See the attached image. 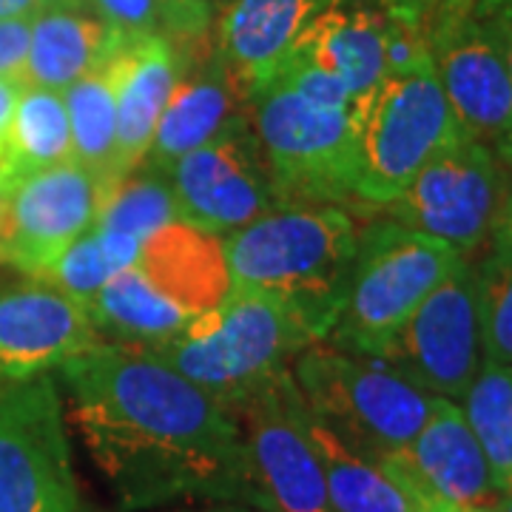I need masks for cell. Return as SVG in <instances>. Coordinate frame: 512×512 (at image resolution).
I'll use <instances>...</instances> for the list:
<instances>
[{"label": "cell", "mask_w": 512, "mask_h": 512, "mask_svg": "<svg viewBox=\"0 0 512 512\" xmlns=\"http://www.w3.org/2000/svg\"><path fill=\"white\" fill-rule=\"evenodd\" d=\"M248 103L279 208H348L359 202V131L353 111L319 109L282 83H271Z\"/></svg>", "instance_id": "cell-6"}, {"label": "cell", "mask_w": 512, "mask_h": 512, "mask_svg": "<svg viewBox=\"0 0 512 512\" xmlns=\"http://www.w3.org/2000/svg\"><path fill=\"white\" fill-rule=\"evenodd\" d=\"M23 83L12 77H0V194L12 185V160H9V134H12V117Z\"/></svg>", "instance_id": "cell-36"}, {"label": "cell", "mask_w": 512, "mask_h": 512, "mask_svg": "<svg viewBox=\"0 0 512 512\" xmlns=\"http://www.w3.org/2000/svg\"><path fill=\"white\" fill-rule=\"evenodd\" d=\"M100 342L86 308L40 279L0 293V382L60 370Z\"/></svg>", "instance_id": "cell-15"}, {"label": "cell", "mask_w": 512, "mask_h": 512, "mask_svg": "<svg viewBox=\"0 0 512 512\" xmlns=\"http://www.w3.org/2000/svg\"><path fill=\"white\" fill-rule=\"evenodd\" d=\"M165 35L200 37L208 26V0H160Z\"/></svg>", "instance_id": "cell-35"}, {"label": "cell", "mask_w": 512, "mask_h": 512, "mask_svg": "<svg viewBox=\"0 0 512 512\" xmlns=\"http://www.w3.org/2000/svg\"><path fill=\"white\" fill-rule=\"evenodd\" d=\"M504 177L507 165L493 148L458 137L436 151L384 211L387 220L441 239L458 254L470 256L490 239Z\"/></svg>", "instance_id": "cell-9"}, {"label": "cell", "mask_w": 512, "mask_h": 512, "mask_svg": "<svg viewBox=\"0 0 512 512\" xmlns=\"http://www.w3.org/2000/svg\"><path fill=\"white\" fill-rule=\"evenodd\" d=\"M362 231L342 205L274 208L222 237L231 288L288 302L325 342L342 311Z\"/></svg>", "instance_id": "cell-2"}, {"label": "cell", "mask_w": 512, "mask_h": 512, "mask_svg": "<svg viewBox=\"0 0 512 512\" xmlns=\"http://www.w3.org/2000/svg\"><path fill=\"white\" fill-rule=\"evenodd\" d=\"M473 15L493 32L512 74V0H476Z\"/></svg>", "instance_id": "cell-37"}, {"label": "cell", "mask_w": 512, "mask_h": 512, "mask_svg": "<svg viewBox=\"0 0 512 512\" xmlns=\"http://www.w3.org/2000/svg\"><path fill=\"white\" fill-rule=\"evenodd\" d=\"M137 268L157 291L191 316L214 311L231 293L222 237L183 220L168 222L143 242Z\"/></svg>", "instance_id": "cell-20"}, {"label": "cell", "mask_w": 512, "mask_h": 512, "mask_svg": "<svg viewBox=\"0 0 512 512\" xmlns=\"http://www.w3.org/2000/svg\"><path fill=\"white\" fill-rule=\"evenodd\" d=\"M86 313L100 339L111 336L114 345L140 350L163 348L197 319L157 291L137 265L111 276Z\"/></svg>", "instance_id": "cell-23"}, {"label": "cell", "mask_w": 512, "mask_h": 512, "mask_svg": "<svg viewBox=\"0 0 512 512\" xmlns=\"http://www.w3.org/2000/svg\"><path fill=\"white\" fill-rule=\"evenodd\" d=\"M103 202V185L74 160L20 177L3 191L0 259L40 279L74 239L97 225Z\"/></svg>", "instance_id": "cell-13"}, {"label": "cell", "mask_w": 512, "mask_h": 512, "mask_svg": "<svg viewBox=\"0 0 512 512\" xmlns=\"http://www.w3.org/2000/svg\"><path fill=\"white\" fill-rule=\"evenodd\" d=\"M114 274L117 271H114V265L100 245L97 228H92L83 237L74 239L72 245L57 256L49 265V271L40 276V282L72 296L74 302H80L86 308Z\"/></svg>", "instance_id": "cell-30"}, {"label": "cell", "mask_w": 512, "mask_h": 512, "mask_svg": "<svg viewBox=\"0 0 512 512\" xmlns=\"http://www.w3.org/2000/svg\"><path fill=\"white\" fill-rule=\"evenodd\" d=\"M60 382L94 467L126 512L177 504L256 510L234 410L154 353L100 342L60 367Z\"/></svg>", "instance_id": "cell-1"}, {"label": "cell", "mask_w": 512, "mask_h": 512, "mask_svg": "<svg viewBox=\"0 0 512 512\" xmlns=\"http://www.w3.org/2000/svg\"><path fill=\"white\" fill-rule=\"evenodd\" d=\"M274 83L288 86L291 92H296L302 100H308L319 109H353V100H350L345 83L333 72L299 55H288Z\"/></svg>", "instance_id": "cell-31"}, {"label": "cell", "mask_w": 512, "mask_h": 512, "mask_svg": "<svg viewBox=\"0 0 512 512\" xmlns=\"http://www.w3.org/2000/svg\"><path fill=\"white\" fill-rule=\"evenodd\" d=\"M92 9L126 43L148 35H165L160 0H92Z\"/></svg>", "instance_id": "cell-32"}, {"label": "cell", "mask_w": 512, "mask_h": 512, "mask_svg": "<svg viewBox=\"0 0 512 512\" xmlns=\"http://www.w3.org/2000/svg\"><path fill=\"white\" fill-rule=\"evenodd\" d=\"M117 97V157L128 177L146 160L165 103L174 92L185 60L168 35H148L120 43L109 57Z\"/></svg>", "instance_id": "cell-18"}, {"label": "cell", "mask_w": 512, "mask_h": 512, "mask_svg": "<svg viewBox=\"0 0 512 512\" xmlns=\"http://www.w3.org/2000/svg\"><path fill=\"white\" fill-rule=\"evenodd\" d=\"M239 86L228 72L222 55H202L183 66V74L165 103L154 140L148 148L143 168L165 174L188 151L208 143L239 109ZM245 100V97H242Z\"/></svg>", "instance_id": "cell-19"}, {"label": "cell", "mask_w": 512, "mask_h": 512, "mask_svg": "<svg viewBox=\"0 0 512 512\" xmlns=\"http://www.w3.org/2000/svg\"><path fill=\"white\" fill-rule=\"evenodd\" d=\"M299 419L322 464L333 512H416L413 498L396 478L384 473L382 464L330 433L305 402L299 404Z\"/></svg>", "instance_id": "cell-24"}, {"label": "cell", "mask_w": 512, "mask_h": 512, "mask_svg": "<svg viewBox=\"0 0 512 512\" xmlns=\"http://www.w3.org/2000/svg\"><path fill=\"white\" fill-rule=\"evenodd\" d=\"M52 0H0V20H32Z\"/></svg>", "instance_id": "cell-40"}, {"label": "cell", "mask_w": 512, "mask_h": 512, "mask_svg": "<svg viewBox=\"0 0 512 512\" xmlns=\"http://www.w3.org/2000/svg\"><path fill=\"white\" fill-rule=\"evenodd\" d=\"M299 404L302 396L288 370L231 407L251 458L259 512H333Z\"/></svg>", "instance_id": "cell-12"}, {"label": "cell", "mask_w": 512, "mask_h": 512, "mask_svg": "<svg viewBox=\"0 0 512 512\" xmlns=\"http://www.w3.org/2000/svg\"><path fill=\"white\" fill-rule=\"evenodd\" d=\"M29 35V20H0V77H12L23 83Z\"/></svg>", "instance_id": "cell-34"}, {"label": "cell", "mask_w": 512, "mask_h": 512, "mask_svg": "<svg viewBox=\"0 0 512 512\" xmlns=\"http://www.w3.org/2000/svg\"><path fill=\"white\" fill-rule=\"evenodd\" d=\"M476 0H379V9L390 18L404 20L421 29L424 35L447 18L473 12Z\"/></svg>", "instance_id": "cell-33"}, {"label": "cell", "mask_w": 512, "mask_h": 512, "mask_svg": "<svg viewBox=\"0 0 512 512\" xmlns=\"http://www.w3.org/2000/svg\"><path fill=\"white\" fill-rule=\"evenodd\" d=\"M490 254L507 256L512 259V163L507 165V177H504V194L495 211L493 228H490Z\"/></svg>", "instance_id": "cell-38"}, {"label": "cell", "mask_w": 512, "mask_h": 512, "mask_svg": "<svg viewBox=\"0 0 512 512\" xmlns=\"http://www.w3.org/2000/svg\"><path fill=\"white\" fill-rule=\"evenodd\" d=\"M29 57L23 86L66 92L80 77L103 66L117 49L120 37L92 6H72L52 0L29 20Z\"/></svg>", "instance_id": "cell-21"}, {"label": "cell", "mask_w": 512, "mask_h": 512, "mask_svg": "<svg viewBox=\"0 0 512 512\" xmlns=\"http://www.w3.org/2000/svg\"><path fill=\"white\" fill-rule=\"evenodd\" d=\"M476 302L484 359L512 367V259L484 256L476 268Z\"/></svg>", "instance_id": "cell-29"}, {"label": "cell", "mask_w": 512, "mask_h": 512, "mask_svg": "<svg viewBox=\"0 0 512 512\" xmlns=\"http://www.w3.org/2000/svg\"><path fill=\"white\" fill-rule=\"evenodd\" d=\"M493 512H512V493H501L495 501Z\"/></svg>", "instance_id": "cell-42"}, {"label": "cell", "mask_w": 512, "mask_h": 512, "mask_svg": "<svg viewBox=\"0 0 512 512\" xmlns=\"http://www.w3.org/2000/svg\"><path fill=\"white\" fill-rule=\"evenodd\" d=\"M63 100L72 128V160L83 165L109 197L111 188L123 180L117 157V97L109 60L72 83L63 92Z\"/></svg>", "instance_id": "cell-25"}, {"label": "cell", "mask_w": 512, "mask_h": 512, "mask_svg": "<svg viewBox=\"0 0 512 512\" xmlns=\"http://www.w3.org/2000/svg\"><path fill=\"white\" fill-rule=\"evenodd\" d=\"M291 379L305 407L356 453H402L419 436L433 396L407 382L382 359L316 342L291 362Z\"/></svg>", "instance_id": "cell-4"}, {"label": "cell", "mask_w": 512, "mask_h": 512, "mask_svg": "<svg viewBox=\"0 0 512 512\" xmlns=\"http://www.w3.org/2000/svg\"><path fill=\"white\" fill-rule=\"evenodd\" d=\"M464 419L490 464L498 493H512V367L484 359L464 393Z\"/></svg>", "instance_id": "cell-27"}, {"label": "cell", "mask_w": 512, "mask_h": 512, "mask_svg": "<svg viewBox=\"0 0 512 512\" xmlns=\"http://www.w3.org/2000/svg\"><path fill=\"white\" fill-rule=\"evenodd\" d=\"M60 3H72V6H92V0H60Z\"/></svg>", "instance_id": "cell-43"}, {"label": "cell", "mask_w": 512, "mask_h": 512, "mask_svg": "<svg viewBox=\"0 0 512 512\" xmlns=\"http://www.w3.org/2000/svg\"><path fill=\"white\" fill-rule=\"evenodd\" d=\"M174 220L180 217H177V202H174V191L168 180L163 174L140 165L111 188L100 208L97 225L146 242L151 234H157Z\"/></svg>", "instance_id": "cell-28"}, {"label": "cell", "mask_w": 512, "mask_h": 512, "mask_svg": "<svg viewBox=\"0 0 512 512\" xmlns=\"http://www.w3.org/2000/svg\"><path fill=\"white\" fill-rule=\"evenodd\" d=\"M399 481V478H396ZM407 495L413 498V504H416V512H493V510H484V507H461V504H453V501H444L439 495H430L424 493L421 487L416 484H407V481H399Z\"/></svg>", "instance_id": "cell-39"}, {"label": "cell", "mask_w": 512, "mask_h": 512, "mask_svg": "<svg viewBox=\"0 0 512 512\" xmlns=\"http://www.w3.org/2000/svg\"><path fill=\"white\" fill-rule=\"evenodd\" d=\"M379 464L387 476L416 484L424 493L461 507L493 510L501 495L490 476V464L464 419V410L439 396H433L419 436L402 453L382 458Z\"/></svg>", "instance_id": "cell-16"}, {"label": "cell", "mask_w": 512, "mask_h": 512, "mask_svg": "<svg viewBox=\"0 0 512 512\" xmlns=\"http://www.w3.org/2000/svg\"><path fill=\"white\" fill-rule=\"evenodd\" d=\"M353 120L359 131L356 200L370 208L390 205L436 151L464 137L433 63L384 74L376 92L353 109Z\"/></svg>", "instance_id": "cell-7"}, {"label": "cell", "mask_w": 512, "mask_h": 512, "mask_svg": "<svg viewBox=\"0 0 512 512\" xmlns=\"http://www.w3.org/2000/svg\"><path fill=\"white\" fill-rule=\"evenodd\" d=\"M311 325L288 302L262 291H234L163 348L148 350L214 399L234 407L291 370L316 345Z\"/></svg>", "instance_id": "cell-3"}, {"label": "cell", "mask_w": 512, "mask_h": 512, "mask_svg": "<svg viewBox=\"0 0 512 512\" xmlns=\"http://www.w3.org/2000/svg\"><path fill=\"white\" fill-rule=\"evenodd\" d=\"M177 202V217L225 237L279 208L274 183L248 111H237L200 148L163 174Z\"/></svg>", "instance_id": "cell-10"}, {"label": "cell", "mask_w": 512, "mask_h": 512, "mask_svg": "<svg viewBox=\"0 0 512 512\" xmlns=\"http://www.w3.org/2000/svg\"><path fill=\"white\" fill-rule=\"evenodd\" d=\"M464 254L393 220L367 222L348 293L325 345L379 359L410 313L439 288Z\"/></svg>", "instance_id": "cell-5"}, {"label": "cell", "mask_w": 512, "mask_h": 512, "mask_svg": "<svg viewBox=\"0 0 512 512\" xmlns=\"http://www.w3.org/2000/svg\"><path fill=\"white\" fill-rule=\"evenodd\" d=\"M379 359L430 396L450 402L464 399L484 362L476 268L467 262V256L410 313Z\"/></svg>", "instance_id": "cell-11"}, {"label": "cell", "mask_w": 512, "mask_h": 512, "mask_svg": "<svg viewBox=\"0 0 512 512\" xmlns=\"http://www.w3.org/2000/svg\"><path fill=\"white\" fill-rule=\"evenodd\" d=\"M291 55L336 74L350 92L353 109H359L384 80L382 9L345 6V0H336L299 35Z\"/></svg>", "instance_id": "cell-22"}, {"label": "cell", "mask_w": 512, "mask_h": 512, "mask_svg": "<svg viewBox=\"0 0 512 512\" xmlns=\"http://www.w3.org/2000/svg\"><path fill=\"white\" fill-rule=\"evenodd\" d=\"M0 512H80L63 399L52 373L0 382Z\"/></svg>", "instance_id": "cell-8"}, {"label": "cell", "mask_w": 512, "mask_h": 512, "mask_svg": "<svg viewBox=\"0 0 512 512\" xmlns=\"http://www.w3.org/2000/svg\"><path fill=\"white\" fill-rule=\"evenodd\" d=\"M336 0H234L220 23V55L245 103L276 80L299 35Z\"/></svg>", "instance_id": "cell-17"}, {"label": "cell", "mask_w": 512, "mask_h": 512, "mask_svg": "<svg viewBox=\"0 0 512 512\" xmlns=\"http://www.w3.org/2000/svg\"><path fill=\"white\" fill-rule=\"evenodd\" d=\"M433 69L458 131L512 163V74L493 32L473 15L436 23L427 32Z\"/></svg>", "instance_id": "cell-14"}, {"label": "cell", "mask_w": 512, "mask_h": 512, "mask_svg": "<svg viewBox=\"0 0 512 512\" xmlns=\"http://www.w3.org/2000/svg\"><path fill=\"white\" fill-rule=\"evenodd\" d=\"M0 220H3V194H0Z\"/></svg>", "instance_id": "cell-44"}, {"label": "cell", "mask_w": 512, "mask_h": 512, "mask_svg": "<svg viewBox=\"0 0 512 512\" xmlns=\"http://www.w3.org/2000/svg\"><path fill=\"white\" fill-rule=\"evenodd\" d=\"M12 183L72 160V128L63 92L23 86L9 134Z\"/></svg>", "instance_id": "cell-26"}, {"label": "cell", "mask_w": 512, "mask_h": 512, "mask_svg": "<svg viewBox=\"0 0 512 512\" xmlns=\"http://www.w3.org/2000/svg\"><path fill=\"white\" fill-rule=\"evenodd\" d=\"M157 512H259L254 507H242V504H211V507H171V510Z\"/></svg>", "instance_id": "cell-41"}]
</instances>
